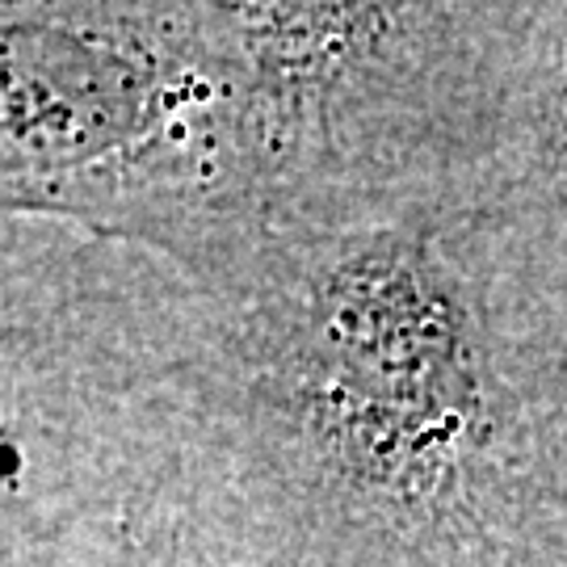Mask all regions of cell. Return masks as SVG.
Segmentation results:
<instances>
[{"label": "cell", "mask_w": 567, "mask_h": 567, "mask_svg": "<svg viewBox=\"0 0 567 567\" xmlns=\"http://www.w3.org/2000/svg\"><path fill=\"white\" fill-rule=\"evenodd\" d=\"M143 257L0 215V567L39 559L168 391L173 358Z\"/></svg>", "instance_id": "obj_2"}, {"label": "cell", "mask_w": 567, "mask_h": 567, "mask_svg": "<svg viewBox=\"0 0 567 567\" xmlns=\"http://www.w3.org/2000/svg\"><path fill=\"white\" fill-rule=\"evenodd\" d=\"M269 177L227 4L0 0V215L189 257Z\"/></svg>", "instance_id": "obj_1"}]
</instances>
